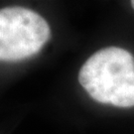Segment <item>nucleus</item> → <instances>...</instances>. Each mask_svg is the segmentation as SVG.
<instances>
[{"mask_svg":"<svg viewBox=\"0 0 134 134\" xmlns=\"http://www.w3.org/2000/svg\"><path fill=\"white\" fill-rule=\"evenodd\" d=\"M79 81L100 103L134 106V58L124 49L108 47L97 51L81 68Z\"/></svg>","mask_w":134,"mask_h":134,"instance_id":"f257e3e1","label":"nucleus"},{"mask_svg":"<svg viewBox=\"0 0 134 134\" xmlns=\"http://www.w3.org/2000/svg\"><path fill=\"white\" fill-rule=\"evenodd\" d=\"M51 37L47 21L21 6L0 11V60L16 62L37 54Z\"/></svg>","mask_w":134,"mask_h":134,"instance_id":"f03ea898","label":"nucleus"},{"mask_svg":"<svg viewBox=\"0 0 134 134\" xmlns=\"http://www.w3.org/2000/svg\"><path fill=\"white\" fill-rule=\"evenodd\" d=\"M131 6H132V8L134 9V0L133 1H131Z\"/></svg>","mask_w":134,"mask_h":134,"instance_id":"7ed1b4c3","label":"nucleus"}]
</instances>
